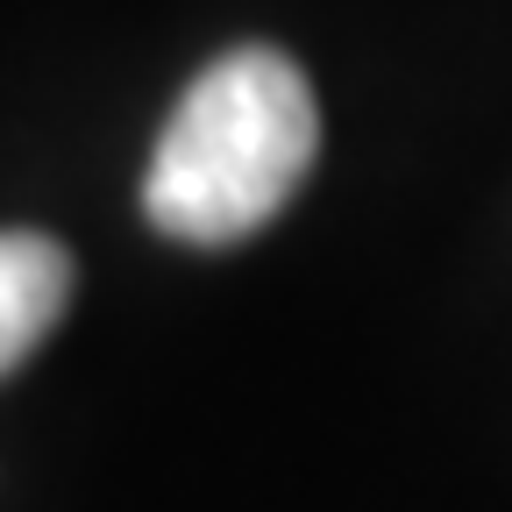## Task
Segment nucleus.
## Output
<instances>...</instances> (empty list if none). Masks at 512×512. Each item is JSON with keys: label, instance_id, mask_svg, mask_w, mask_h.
I'll use <instances>...</instances> for the list:
<instances>
[{"label": "nucleus", "instance_id": "obj_1", "mask_svg": "<svg viewBox=\"0 0 512 512\" xmlns=\"http://www.w3.org/2000/svg\"><path fill=\"white\" fill-rule=\"evenodd\" d=\"M320 150V107L306 72L271 50L242 43L214 57L171 107L143 171V214L178 242H242L299 192Z\"/></svg>", "mask_w": 512, "mask_h": 512}, {"label": "nucleus", "instance_id": "obj_2", "mask_svg": "<svg viewBox=\"0 0 512 512\" xmlns=\"http://www.w3.org/2000/svg\"><path fill=\"white\" fill-rule=\"evenodd\" d=\"M72 299V256L50 235L0 228V377L36 356V342L57 328Z\"/></svg>", "mask_w": 512, "mask_h": 512}]
</instances>
